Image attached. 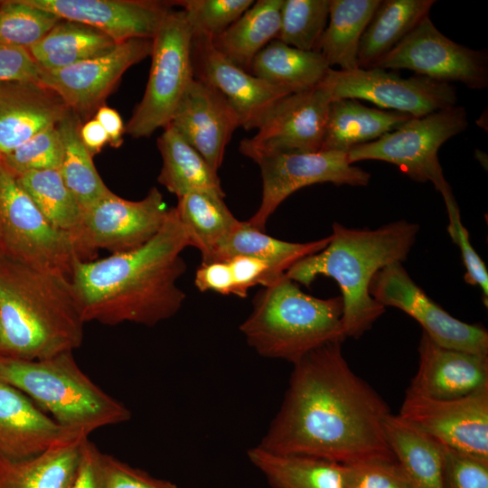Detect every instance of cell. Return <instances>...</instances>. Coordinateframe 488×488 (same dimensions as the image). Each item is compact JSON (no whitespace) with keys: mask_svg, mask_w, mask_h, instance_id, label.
<instances>
[{"mask_svg":"<svg viewBox=\"0 0 488 488\" xmlns=\"http://www.w3.org/2000/svg\"><path fill=\"white\" fill-rule=\"evenodd\" d=\"M342 343L324 344L293 363L280 408L259 446L343 465L396 460L384 434L389 407L351 369Z\"/></svg>","mask_w":488,"mask_h":488,"instance_id":"6da1fadb","label":"cell"},{"mask_svg":"<svg viewBox=\"0 0 488 488\" xmlns=\"http://www.w3.org/2000/svg\"><path fill=\"white\" fill-rule=\"evenodd\" d=\"M190 246L175 207L144 245L102 259L74 264L70 281L84 322L153 326L174 316L186 297L177 286Z\"/></svg>","mask_w":488,"mask_h":488,"instance_id":"7a4b0ae2","label":"cell"},{"mask_svg":"<svg viewBox=\"0 0 488 488\" xmlns=\"http://www.w3.org/2000/svg\"><path fill=\"white\" fill-rule=\"evenodd\" d=\"M418 231V224L404 220L375 230L347 228L333 222L329 244L295 263L286 276L306 287L319 276L333 278L343 303L345 336L358 339L385 312V307L370 295L372 277L383 267L405 261Z\"/></svg>","mask_w":488,"mask_h":488,"instance_id":"3957f363","label":"cell"},{"mask_svg":"<svg viewBox=\"0 0 488 488\" xmlns=\"http://www.w3.org/2000/svg\"><path fill=\"white\" fill-rule=\"evenodd\" d=\"M0 319L8 357L42 360L83 341L84 320L69 277L0 256Z\"/></svg>","mask_w":488,"mask_h":488,"instance_id":"277c9868","label":"cell"},{"mask_svg":"<svg viewBox=\"0 0 488 488\" xmlns=\"http://www.w3.org/2000/svg\"><path fill=\"white\" fill-rule=\"evenodd\" d=\"M343 314L341 296H313L284 274L258 292L239 330L260 356L293 364L324 344L346 339Z\"/></svg>","mask_w":488,"mask_h":488,"instance_id":"5b68a950","label":"cell"},{"mask_svg":"<svg viewBox=\"0 0 488 488\" xmlns=\"http://www.w3.org/2000/svg\"><path fill=\"white\" fill-rule=\"evenodd\" d=\"M0 380L14 386L62 427L88 437L130 419V410L96 385L70 352L42 360L0 358Z\"/></svg>","mask_w":488,"mask_h":488,"instance_id":"8992f818","label":"cell"},{"mask_svg":"<svg viewBox=\"0 0 488 488\" xmlns=\"http://www.w3.org/2000/svg\"><path fill=\"white\" fill-rule=\"evenodd\" d=\"M193 33L184 12L169 9L152 39V63L144 96L125 133L140 138L170 124L194 79Z\"/></svg>","mask_w":488,"mask_h":488,"instance_id":"52a82bcc","label":"cell"},{"mask_svg":"<svg viewBox=\"0 0 488 488\" xmlns=\"http://www.w3.org/2000/svg\"><path fill=\"white\" fill-rule=\"evenodd\" d=\"M467 125L465 109L456 105L423 117H412L376 140L352 147L346 153L347 158L352 164L364 160L392 164L416 182H431L445 198L453 192L437 152Z\"/></svg>","mask_w":488,"mask_h":488,"instance_id":"ba28073f","label":"cell"},{"mask_svg":"<svg viewBox=\"0 0 488 488\" xmlns=\"http://www.w3.org/2000/svg\"><path fill=\"white\" fill-rule=\"evenodd\" d=\"M0 252L13 260L70 279L80 259L70 233L54 228L44 218L16 177L2 164Z\"/></svg>","mask_w":488,"mask_h":488,"instance_id":"9c48e42d","label":"cell"},{"mask_svg":"<svg viewBox=\"0 0 488 488\" xmlns=\"http://www.w3.org/2000/svg\"><path fill=\"white\" fill-rule=\"evenodd\" d=\"M169 209L156 187L140 201L121 198L111 191L82 212L77 228L70 232L80 260L99 249L113 253L136 249L163 227Z\"/></svg>","mask_w":488,"mask_h":488,"instance_id":"30bf717a","label":"cell"},{"mask_svg":"<svg viewBox=\"0 0 488 488\" xmlns=\"http://www.w3.org/2000/svg\"><path fill=\"white\" fill-rule=\"evenodd\" d=\"M332 100L364 99L390 110L419 117L455 106V89L447 82L418 75L402 78L380 68L340 70L330 68L318 85Z\"/></svg>","mask_w":488,"mask_h":488,"instance_id":"8fae6325","label":"cell"},{"mask_svg":"<svg viewBox=\"0 0 488 488\" xmlns=\"http://www.w3.org/2000/svg\"><path fill=\"white\" fill-rule=\"evenodd\" d=\"M262 177V198L256 213L247 221L265 231L269 217L293 192L315 183L366 186L371 174L352 164L347 154L336 151L275 153L253 155Z\"/></svg>","mask_w":488,"mask_h":488,"instance_id":"7c38bea8","label":"cell"},{"mask_svg":"<svg viewBox=\"0 0 488 488\" xmlns=\"http://www.w3.org/2000/svg\"><path fill=\"white\" fill-rule=\"evenodd\" d=\"M371 68L409 70L438 81H459L472 89L488 86L487 54L447 38L429 16Z\"/></svg>","mask_w":488,"mask_h":488,"instance_id":"4fadbf2b","label":"cell"},{"mask_svg":"<svg viewBox=\"0 0 488 488\" xmlns=\"http://www.w3.org/2000/svg\"><path fill=\"white\" fill-rule=\"evenodd\" d=\"M382 306L399 308L414 318L438 345L488 355V332L481 324L462 322L432 300L409 277L402 263L379 270L369 286Z\"/></svg>","mask_w":488,"mask_h":488,"instance_id":"5bb4252c","label":"cell"},{"mask_svg":"<svg viewBox=\"0 0 488 488\" xmlns=\"http://www.w3.org/2000/svg\"><path fill=\"white\" fill-rule=\"evenodd\" d=\"M399 415L442 446L488 460V387L453 399L406 390Z\"/></svg>","mask_w":488,"mask_h":488,"instance_id":"9a60e30c","label":"cell"},{"mask_svg":"<svg viewBox=\"0 0 488 488\" xmlns=\"http://www.w3.org/2000/svg\"><path fill=\"white\" fill-rule=\"evenodd\" d=\"M332 98L317 86L281 99L258 126L244 138L239 151L251 158L260 154L321 151Z\"/></svg>","mask_w":488,"mask_h":488,"instance_id":"2e32d148","label":"cell"},{"mask_svg":"<svg viewBox=\"0 0 488 488\" xmlns=\"http://www.w3.org/2000/svg\"><path fill=\"white\" fill-rule=\"evenodd\" d=\"M152 48V39H130L104 55L42 70L40 84L54 91L80 118H88L102 106L125 71L151 55Z\"/></svg>","mask_w":488,"mask_h":488,"instance_id":"e0dca14e","label":"cell"},{"mask_svg":"<svg viewBox=\"0 0 488 488\" xmlns=\"http://www.w3.org/2000/svg\"><path fill=\"white\" fill-rule=\"evenodd\" d=\"M194 79L219 91L236 112L240 127L258 128L271 108L284 97L297 92L268 83L239 68L213 45L211 37L193 34Z\"/></svg>","mask_w":488,"mask_h":488,"instance_id":"ac0fdd59","label":"cell"},{"mask_svg":"<svg viewBox=\"0 0 488 488\" xmlns=\"http://www.w3.org/2000/svg\"><path fill=\"white\" fill-rule=\"evenodd\" d=\"M66 21L106 33L119 43L153 39L169 11V4L151 0H25Z\"/></svg>","mask_w":488,"mask_h":488,"instance_id":"d6986e66","label":"cell"},{"mask_svg":"<svg viewBox=\"0 0 488 488\" xmlns=\"http://www.w3.org/2000/svg\"><path fill=\"white\" fill-rule=\"evenodd\" d=\"M175 130L218 171L225 147L239 119L216 89L193 79L170 122Z\"/></svg>","mask_w":488,"mask_h":488,"instance_id":"ffe728a7","label":"cell"},{"mask_svg":"<svg viewBox=\"0 0 488 488\" xmlns=\"http://www.w3.org/2000/svg\"><path fill=\"white\" fill-rule=\"evenodd\" d=\"M86 438L47 416L24 393L0 380V456L24 459Z\"/></svg>","mask_w":488,"mask_h":488,"instance_id":"44dd1931","label":"cell"},{"mask_svg":"<svg viewBox=\"0 0 488 488\" xmlns=\"http://www.w3.org/2000/svg\"><path fill=\"white\" fill-rule=\"evenodd\" d=\"M418 368L407 390L453 399L488 387V355L442 347L422 332Z\"/></svg>","mask_w":488,"mask_h":488,"instance_id":"7402d4cb","label":"cell"},{"mask_svg":"<svg viewBox=\"0 0 488 488\" xmlns=\"http://www.w3.org/2000/svg\"><path fill=\"white\" fill-rule=\"evenodd\" d=\"M70 112L54 91L40 83L0 82V157L57 126Z\"/></svg>","mask_w":488,"mask_h":488,"instance_id":"603a6c76","label":"cell"},{"mask_svg":"<svg viewBox=\"0 0 488 488\" xmlns=\"http://www.w3.org/2000/svg\"><path fill=\"white\" fill-rule=\"evenodd\" d=\"M411 117L394 110L370 108L357 99H333L329 106L321 150L347 153L396 129Z\"/></svg>","mask_w":488,"mask_h":488,"instance_id":"cb8c5ba5","label":"cell"},{"mask_svg":"<svg viewBox=\"0 0 488 488\" xmlns=\"http://www.w3.org/2000/svg\"><path fill=\"white\" fill-rule=\"evenodd\" d=\"M384 434L412 488H443L444 446L392 413L385 418Z\"/></svg>","mask_w":488,"mask_h":488,"instance_id":"d4e9b609","label":"cell"},{"mask_svg":"<svg viewBox=\"0 0 488 488\" xmlns=\"http://www.w3.org/2000/svg\"><path fill=\"white\" fill-rule=\"evenodd\" d=\"M247 455L271 488H348L346 465L314 456L275 454L258 445L250 447Z\"/></svg>","mask_w":488,"mask_h":488,"instance_id":"484cf974","label":"cell"},{"mask_svg":"<svg viewBox=\"0 0 488 488\" xmlns=\"http://www.w3.org/2000/svg\"><path fill=\"white\" fill-rule=\"evenodd\" d=\"M163 165L157 181L177 198L204 192L224 198L217 172L172 125L157 139Z\"/></svg>","mask_w":488,"mask_h":488,"instance_id":"4316f807","label":"cell"},{"mask_svg":"<svg viewBox=\"0 0 488 488\" xmlns=\"http://www.w3.org/2000/svg\"><path fill=\"white\" fill-rule=\"evenodd\" d=\"M283 0H258L233 23L211 38L230 61L250 73L256 55L277 38Z\"/></svg>","mask_w":488,"mask_h":488,"instance_id":"83f0119b","label":"cell"},{"mask_svg":"<svg viewBox=\"0 0 488 488\" xmlns=\"http://www.w3.org/2000/svg\"><path fill=\"white\" fill-rule=\"evenodd\" d=\"M84 439L24 459L0 456V488H70Z\"/></svg>","mask_w":488,"mask_h":488,"instance_id":"f1b7e54d","label":"cell"},{"mask_svg":"<svg viewBox=\"0 0 488 488\" xmlns=\"http://www.w3.org/2000/svg\"><path fill=\"white\" fill-rule=\"evenodd\" d=\"M380 2L330 0L329 22L315 50L330 68L338 66L346 71L359 68L361 38Z\"/></svg>","mask_w":488,"mask_h":488,"instance_id":"f546056e","label":"cell"},{"mask_svg":"<svg viewBox=\"0 0 488 488\" xmlns=\"http://www.w3.org/2000/svg\"><path fill=\"white\" fill-rule=\"evenodd\" d=\"M434 0L380 1L360 42L359 68H371L391 51L425 17Z\"/></svg>","mask_w":488,"mask_h":488,"instance_id":"4dcf8cb0","label":"cell"},{"mask_svg":"<svg viewBox=\"0 0 488 488\" xmlns=\"http://www.w3.org/2000/svg\"><path fill=\"white\" fill-rule=\"evenodd\" d=\"M330 240L331 235L305 243L284 241L239 221L217 244L206 263L249 256L269 261L286 272L297 261L323 250Z\"/></svg>","mask_w":488,"mask_h":488,"instance_id":"1f68e13d","label":"cell"},{"mask_svg":"<svg viewBox=\"0 0 488 488\" xmlns=\"http://www.w3.org/2000/svg\"><path fill=\"white\" fill-rule=\"evenodd\" d=\"M117 44L98 29L61 20L28 50L42 70H56L104 55Z\"/></svg>","mask_w":488,"mask_h":488,"instance_id":"d6a6232c","label":"cell"},{"mask_svg":"<svg viewBox=\"0 0 488 488\" xmlns=\"http://www.w3.org/2000/svg\"><path fill=\"white\" fill-rule=\"evenodd\" d=\"M329 69L320 52L299 50L275 39L256 55L250 73L298 92L317 87Z\"/></svg>","mask_w":488,"mask_h":488,"instance_id":"836d02e7","label":"cell"},{"mask_svg":"<svg viewBox=\"0 0 488 488\" xmlns=\"http://www.w3.org/2000/svg\"><path fill=\"white\" fill-rule=\"evenodd\" d=\"M189 245L196 248L206 263L217 244L238 224L224 198L204 192H191L178 198L175 207Z\"/></svg>","mask_w":488,"mask_h":488,"instance_id":"e575fe53","label":"cell"},{"mask_svg":"<svg viewBox=\"0 0 488 488\" xmlns=\"http://www.w3.org/2000/svg\"><path fill=\"white\" fill-rule=\"evenodd\" d=\"M80 118L70 112L59 124L64 154L59 173L82 210L107 195L110 190L99 174L91 154L80 136Z\"/></svg>","mask_w":488,"mask_h":488,"instance_id":"d590c367","label":"cell"},{"mask_svg":"<svg viewBox=\"0 0 488 488\" xmlns=\"http://www.w3.org/2000/svg\"><path fill=\"white\" fill-rule=\"evenodd\" d=\"M16 180L54 228L68 233L77 228L83 210L58 170L31 171L16 176Z\"/></svg>","mask_w":488,"mask_h":488,"instance_id":"8d00e7d4","label":"cell"},{"mask_svg":"<svg viewBox=\"0 0 488 488\" xmlns=\"http://www.w3.org/2000/svg\"><path fill=\"white\" fill-rule=\"evenodd\" d=\"M330 0H283L277 40L303 51H315L329 17Z\"/></svg>","mask_w":488,"mask_h":488,"instance_id":"74e56055","label":"cell"},{"mask_svg":"<svg viewBox=\"0 0 488 488\" xmlns=\"http://www.w3.org/2000/svg\"><path fill=\"white\" fill-rule=\"evenodd\" d=\"M61 20L25 0L0 1V42L29 49Z\"/></svg>","mask_w":488,"mask_h":488,"instance_id":"f35d334b","label":"cell"},{"mask_svg":"<svg viewBox=\"0 0 488 488\" xmlns=\"http://www.w3.org/2000/svg\"><path fill=\"white\" fill-rule=\"evenodd\" d=\"M63 154V142L57 125L37 133L0 160L3 166L16 177L31 171L59 170Z\"/></svg>","mask_w":488,"mask_h":488,"instance_id":"ab89813d","label":"cell"},{"mask_svg":"<svg viewBox=\"0 0 488 488\" xmlns=\"http://www.w3.org/2000/svg\"><path fill=\"white\" fill-rule=\"evenodd\" d=\"M175 3L184 12L193 34L212 38L239 19L254 1L183 0Z\"/></svg>","mask_w":488,"mask_h":488,"instance_id":"60d3db41","label":"cell"},{"mask_svg":"<svg viewBox=\"0 0 488 488\" xmlns=\"http://www.w3.org/2000/svg\"><path fill=\"white\" fill-rule=\"evenodd\" d=\"M444 201L449 221L447 232L453 242L460 249L466 270L465 280L467 284L481 288L483 304L487 306L488 271L486 266L470 242L469 232L462 223L459 207L455 196L445 198Z\"/></svg>","mask_w":488,"mask_h":488,"instance_id":"b9f144b4","label":"cell"},{"mask_svg":"<svg viewBox=\"0 0 488 488\" xmlns=\"http://www.w3.org/2000/svg\"><path fill=\"white\" fill-rule=\"evenodd\" d=\"M346 465L348 488H412L396 460L378 458Z\"/></svg>","mask_w":488,"mask_h":488,"instance_id":"7bdbcfd3","label":"cell"},{"mask_svg":"<svg viewBox=\"0 0 488 488\" xmlns=\"http://www.w3.org/2000/svg\"><path fill=\"white\" fill-rule=\"evenodd\" d=\"M443 488H488V460L444 446Z\"/></svg>","mask_w":488,"mask_h":488,"instance_id":"ee69618b","label":"cell"},{"mask_svg":"<svg viewBox=\"0 0 488 488\" xmlns=\"http://www.w3.org/2000/svg\"><path fill=\"white\" fill-rule=\"evenodd\" d=\"M227 262L234 282L233 295L241 298L247 296L250 287L257 285L266 287L286 274L277 265L253 257L236 256Z\"/></svg>","mask_w":488,"mask_h":488,"instance_id":"f6af8a7d","label":"cell"},{"mask_svg":"<svg viewBox=\"0 0 488 488\" xmlns=\"http://www.w3.org/2000/svg\"><path fill=\"white\" fill-rule=\"evenodd\" d=\"M102 470L106 488H179L167 480L155 478L103 453Z\"/></svg>","mask_w":488,"mask_h":488,"instance_id":"bcb514c9","label":"cell"},{"mask_svg":"<svg viewBox=\"0 0 488 488\" xmlns=\"http://www.w3.org/2000/svg\"><path fill=\"white\" fill-rule=\"evenodd\" d=\"M42 72L28 49L0 42V82L40 83Z\"/></svg>","mask_w":488,"mask_h":488,"instance_id":"7dc6e473","label":"cell"},{"mask_svg":"<svg viewBox=\"0 0 488 488\" xmlns=\"http://www.w3.org/2000/svg\"><path fill=\"white\" fill-rule=\"evenodd\" d=\"M70 488H106L102 470V453L85 438L76 478Z\"/></svg>","mask_w":488,"mask_h":488,"instance_id":"c3c4849f","label":"cell"},{"mask_svg":"<svg viewBox=\"0 0 488 488\" xmlns=\"http://www.w3.org/2000/svg\"><path fill=\"white\" fill-rule=\"evenodd\" d=\"M194 284L201 292L214 291L221 295H233L234 282L227 261L201 263L196 270Z\"/></svg>","mask_w":488,"mask_h":488,"instance_id":"681fc988","label":"cell"},{"mask_svg":"<svg viewBox=\"0 0 488 488\" xmlns=\"http://www.w3.org/2000/svg\"><path fill=\"white\" fill-rule=\"evenodd\" d=\"M96 120L102 126L108 136V144L117 148L123 143V135L126 131L122 117L114 108L101 106L95 113Z\"/></svg>","mask_w":488,"mask_h":488,"instance_id":"f907efd6","label":"cell"},{"mask_svg":"<svg viewBox=\"0 0 488 488\" xmlns=\"http://www.w3.org/2000/svg\"><path fill=\"white\" fill-rule=\"evenodd\" d=\"M80 136L92 156L99 153L104 145L108 143L106 131L95 118L89 119L84 124H81Z\"/></svg>","mask_w":488,"mask_h":488,"instance_id":"816d5d0a","label":"cell"},{"mask_svg":"<svg viewBox=\"0 0 488 488\" xmlns=\"http://www.w3.org/2000/svg\"><path fill=\"white\" fill-rule=\"evenodd\" d=\"M8 357L7 351L5 343L4 331L0 319V358Z\"/></svg>","mask_w":488,"mask_h":488,"instance_id":"f5cc1de1","label":"cell"},{"mask_svg":"<svg viewBox=\"0 0 488 488\" xmlns=\"http://www.w3.org/2000/svg\"><path fill=\"white\" fill-rule=\"evenodd\" d=\"M0 169H1V160H0Z\"/></svg>","mask_w":488,"mask_h":488,"instance_id":"db71d44e","label":"cell"},{"mask_svg":"<svg viewBox=\"0 0 488 488\" xmlns=\"http://www.w3.org/2000/svg\"><path fill=\"white\" fill-rule=\"evenodd\" d=\"M1 255H2V254H1V252H0V256H1Z\"/></svg>","mask_w":488,"mask_h":488,"instance_id":"11a10c76","label":"cell"}]
</instances>
